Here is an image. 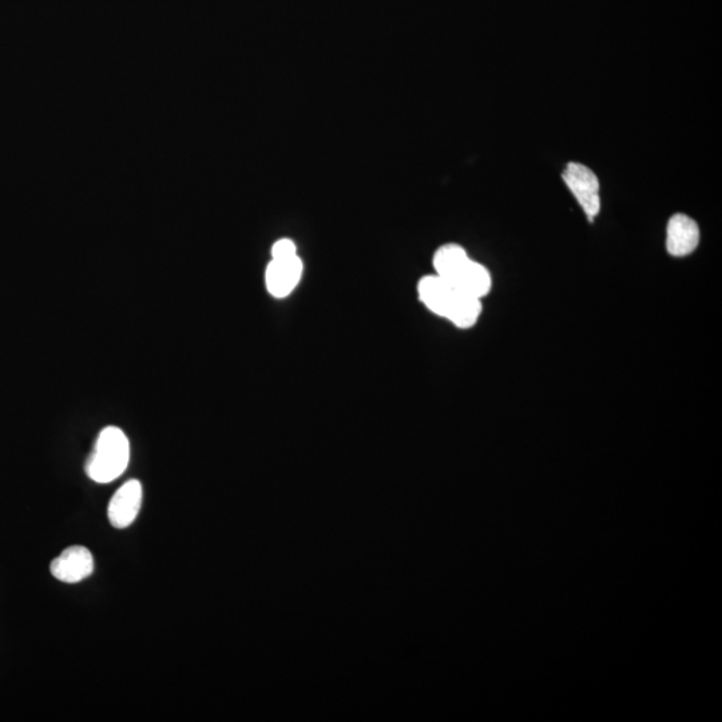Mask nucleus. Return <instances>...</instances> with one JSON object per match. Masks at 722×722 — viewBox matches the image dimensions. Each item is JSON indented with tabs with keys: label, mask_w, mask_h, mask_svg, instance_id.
<instances>
[{
	"label": "nucleus",
	"mask_w": 722,
	"mask_h": 722,
	"mask_svg": "<svg viewBox=\"0 0 722 722\" xmlns=\"http://www.w3.org/2000/svg\"><path fill=\"white\" fill-rule=\"evenodd\" d=\"M418 296L428 311L450 321L456 328H472L482 315V300L468 295L438 275L423 276L419 280Z\"/></svg>",
	"instance_id": "nucleus-1"
},
{
	"label": "nucleus",
	"mask_w": 722,
	"mask_h": 722,
	"mask_svg": "<svg viewBox=\"0 0 722 722\" xmlns=\"http://www.w3.org/2000/svg\"><path fill=\"white\" fill-rule=\"evenodd\" d=\"M435 275L462 289L468 295L482 300L493 288V277L489 269L472 260L466 249L458 244H444L435 252Z\"/></svg>",
	"instance_id": "nucleus-2"
},
{
	"label": "nucleus",
	"mask_w": 722,
	"mask_h": 722,
	"mask_svg": "<svg viewBox=\"0 0 722 722\" xmlns=\"http://www.w3.org/2000/svg\"><path fill=\"white\" fill-rule=\"evenodd\" d=\"M130 460V443L118 427L103 428L86 463V474L97 483H110L124 474Z\"/></svg>",
	"instance_id": "nucleus-3"
},
{
	"label": "nucleus",
	"mask_w": 722,
	"mask_h": 722,
	"mask_svg": "<svg viewBox=\"0 0 722 722\" xmlns=\"http://www.w3.org/2000/svg\"><path fill=\"white\" fill-rule=\"evenodd\" d=\"M563 181L575 200L581 205L587 218L593 221L601 212V194H599V180L595 173L587 166L570 162L562 174Z\"/></svg>",
	"instance_id": "nucleus-4"
},
{
	"label": "nucleus",
	"mask_w": 722,
	"mask_h": 722,
	"mask_svg": "<svg viewBox=\"0 0 722 722\" xmlns=\"http://www.w3.org/2000/svg\"><path fill=\"white\" fill-rule=\"evenodd\" d=\"M303 275L304 263L299 255L272 259L265 269V287L275 299H287L299 287Z\"/></svg>",
	"instance_id": "nucleus-5"
},
{
	"label": "nucleus",
	"mask_w": 722,
	"mask_h": 722,
	"mask_svg": "<svg viewBox=\"0 0 722 722\" xmlns=\"http://www.w3.org/2000/svg\"><path fill=\"white\" fill-rule=\"evenodd\" d=\"M142 498H144V490L140 480H128L124 486L119 487L107 509L111 525L115 529H126L132 525L140 513Z\"/></svg>",
	"instance_id": "nucleus-6"
},
{
	"label": "nucleus",
	"mask_w": 722,
	"mask_h": 722,
	"mask_svg": "<svg viewBox=\"0 0 722 722\" xmlns=\"http://www.w3.org/2000/svg\"><path fill=\"white\" fill-rule=\"evenodd\" d=\"M51 574L58 581L78 583L90 577L94 571V558L83 546H71L51 562Z\"/></svg>",
	"instance_id": "nucleus-7"
},
{
	"label": "nucleus",
	"mask_w": 722,
	"mask_h": 722,
	"mask_svg": "<svg viewBox=\"0 0 722 722\" xmlns=\"http://www.w3.org/2000/svg\"><path fill=\"white\" fill-rule=\"evenodd\" d=\"M700 244V228L686 214H674L666 228V249L673 257L692 255Z\"/></svg>",
	"instance_id": "nucleus-8"
},
{
	"label": "nucleus",
	"mask_w": 722,
	"mask_h": 722,
	"mask_svg": "<svg viewBox=\"0 0 722 722\" xmlns=\"http://www.w3.org/2000/svg\"><path fill=\"white\" fill-rule=\"evenodd\" d=\"M296 255H299V253H297V245L291 238H280V240H277L276 243L272 245V259H287V257Z\"/></svg>",
	"instance_id": "nucleus-9"
}]
</instances>
